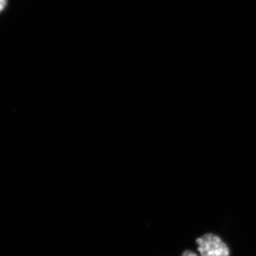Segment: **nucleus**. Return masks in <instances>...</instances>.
I'll return each instance as SVG.
<instances>
[{
	"label": "nucleus",
	"instance_id": "1",
	"mask_svg": "<svg viewBox=\"0 0 256 256\" xmlns=\"http://www.w3.org/2000/svg\"><path fill=\"white\" fill-rule=\"evenodd\" d=\"M198 250L202 256H229L228 246L218 236L212 233L204 234L196 240Z\"/></svg>",
	"mask_w": 256,
	"mask_h": 256
},
{
	"label": "nucleus",
	"instance_id": "2",
	"mask_svg": "<svg viewBox=\"0 0 256 256\" xmlns=\"http://www.w3.org/2000/svg\"><path fill=\"white\" fill-rule=\"evenodd\" d=\"M181 256H200L195 254L194 252H192L190 250H186L182 252Z\"/></svg>",
	"mask_w": 256,
	"mask_h": 256
},
{
	"label": "nucleus",
	"instance_id": "3",
	"mask_svg": "<svg viewBox=\"0 0 256 256\" xmlns=\"http://www.w3.org/2000/svg\"><path fill=\"white\" fill-rule=\"evenodd\" d=\"M6 4H8V0H0V12H2L4 10Z\"/></svg>",
	"mask_w": 256,
	"mask_h": 256
}]
</instances>
